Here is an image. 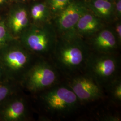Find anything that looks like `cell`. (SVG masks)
<instances>
[{
	"instance_id": "obj_9",
	"label": "cell",
	"mask_w": 121,
	"mask_h": 121,
	"mask_svg": "<svg viewBox=\"0 0 121 121\" xmlns=\"http://www.w3.org/2000/svg\"><path fill=\"white\" fill-rule=\"evenodd\" d=\"M84 39L91 52L104 54H116L119 44L113 30L104 27L94 34Z\"/></svg>"
},
{
	"instance_id": "obj_10",
	"label": "cell",
	"mask_w": 121,
	"mask_h": 121,
	"mask_svg": "<svg viewBox=\"0 0 121 121\" xmlns=\"http://www.w3.org/2000/svg\"><path fill=\"white\" fill-rule=\"evenodd\" d=\"M104 27L101 19L94 14L86 12L78 20L74 33L84 39L92 35Z\"/></svg>"
},
{
	"instance_id": "obj_22",
	"label": "cell",
	"mask_w": 121,
	"mask_h": 121,
	"mask_svg": "<svg viewBox=\"0 0 121 121\" xmlns=\"http://www.w3.org/2000/svg\"><path fill=\"white\" fill-rule=\"evenodd\" d=\"M17 1H26V0H16Z\"/></svg>"
},
{
	"instance_id": "obj_3",
	"label": "cell",
	"mask_w": 121,
	"mask_h": 121,
	"mask_svg": "<svg viewBox=\"0 0 121 121\" xmlns=\"http://www.w3.org/2000/svg\"><path fill=\"white\" fill-rule=\"evenodd\" d=\"M41 99L45 109L50 114L62 116L73 112L81 104L66 83L59 82L43 91Z\"/></svg>"
},
{
	"instance_id": "obj_13",
	"label": "cell",
	"mask_w": 121,
	"mask_h": 121,
	"mask_svg": "<svg viewBox=\"0 0 121 121\" xmlns=\"http://www.w3.org/2000/svg\"><path fill=\"white\" fill-rule=\"evenodd\" d=\"M90 5L93 14L101 20H108L111 16L113 7L108 0H93Z\"/></svg>"
},
{
	"instance_id": "obj_1",
	"label": "cell",
	"mask_w": 121,
	"mask_h": 121,
	"mask_svg": "<svg viewBox=\"0 0 121 121\" xmlns=\"http://www.w3.org/2000/svg\"><path fill=\"white\" fill-rule=\"evenodd\" d=\"M91 52L85 40L76 34L58 36L49 59L60 73L69 78L84 71Z\"/></svg>"
},
{
	"instance_id": "obj_12",
	"label": "cell",
	"mask_w": 121,
	"mask_h": 121,
	"mask_svg": "<svg viewBox=\"0 0 121 121\" xmlns=\"http://www.w3.org/2000/svg\"><path fill=\"white\" fill-rule=\"evenodd\" d=\"M26 107L22 99H16L8 104L2 111V119L7 121L22 120L26 116Z\"/></svg>"
},
{
	"instance_id": "obj_2",
	"label": "cell",
	"mask_w": 121,
	"mask_h": 121,
	"mask_svg": "<svg viewBox=\"0 0 121 121\" xmlns=\"http://www.w3.org/2000/svg\"><path fill=\"white\" fill-rule=\"evenodd\" d=\"M21 35V44L26 49L34 55L49 59L58 38L51 23L30 25Z\"/></svg>"
},
{
	"instance_id": "obj_7",
	"label": "cell",
	"mask_w": 121,
	"mask_h": 121,
	"mask_svg": "<svg viewBox=\"0 0 121 121\" xmlns=\"http://www.w3.org/2000/svg\"><path fill=\"white\" fill-rule=\"evenodd\" d=\"M33 55L21 44L5 50L1 54L0 60L6 68L14 73L21 74L22 78L35 62Z\"/></svg>"
},
{
	"instance_id": "obj_14",
	"label": "cell",
	"mask_w": 121,
	"mask_h": 121,
	"mask_svg": "<svg viewBox=\"0 0 121 121\" xmlns=\"http://www.w3.org/2000/svg\"><path fill=\"white\" fill-rule=\"evenodd\" d=\"M31 18L37 24L47 23L49 17V8L44 3H37L33 5L30 10Z\"/></svg>"
},
{
	"instance_id": "obj_11",
	"label": "cell",
	"mask_w": 121,
	"mask_h": 121,
	"mask_svg": "<svg viewBox=\"0 0 121 121\" xmlns=\"http://www.w3.org/2000/svg\"><path fill=\"white\" fill-rule=\"evenodd\" d=\"M8 25L14 35L21 34L30 25L26 9L18 8L13 10L9 16Z\"/></svg>"
},
{
	"instance_id": "obj_18",
	"label": "cell",
	"mask_w": 121,
	"mask_h": 121,
	"mask_svg": "<svg viewBox=\"0 0 121 121\" xmlns=\"http://www.w3.org/2000/svg\"><path fill=\"white\" fill-rule=\"evenodd\" d=\"M11 91L10 87L6 85H0V102L4 100L9 95Z\"/></svg>"
},
{
	"instance_id": "obj_4",
	"label": "cell",
	"mask_w": 121,
	"mask_h": 121,
	"mask_svg": "<svg viewBox=\"0 0 121 121\" xmlns=\"http://www.w3.org/2000/svg\"><path fill=\"white\" fill-rule=\"evenodd\" d=\"M60 73L49 59L42 58L35 61L24 74L23 83L31 92L43 91L60 82Z\"/></svg>"
},
{
	"instance_id": "obj_8",
	"label": "cell",
	"mask_w": 121,
	"mask_h": 121,
	"mask_svg": "<svg viewBox=\"0 0 121 121\" xmlns=\"http://www.w3.org/2000/svg\"><path fill=\"white\" fill-rule=\"evenodd\" d=\"M86 8L81 2L72 1L57 14L54 24H52L58 36L75 34L74 30L78 20Z\"/></svg>"
},
{
	"instance_id": "obj_21",
	"label": "cell",
	"mask_w": 121,
	"mask_h": 121,
	"mask_svg": "<svg viewBox=\"0 0 121 121\" xmlns=\"http://www.w3.org/2000/svg\"><path fill=\"white\" fill-rule=\"evenodd\" d=\"M6 0H0V6L2 5L5 2Z\"/></svg>"
},
{
	"instance_id": "obj_20",
	"label": "cell",
	"mask_w": 121,
	"mask_h": 121,
	"mask_svg": "<svg viewBox=\"0 0 121 121\" xmlns=\"http://www.w3.org/2000/svg\"><path fill=\"white\" fill-rule=\"evenodd\" d=\"M116 8H117V13L118 15L119 16H121V0H118L116 4Z\"/></svg>"
},
{
	"instance_id": "obj_19",
	"label": "cell",
	"mask_w": 121,
	"mask_h": 121,
	"mask_svg": "<svg viewBox=\"0 0 121 121\" xmlns=\"http://www.w3.org/2000/svg\"><path fill=\"white\" fill-rule=\"evenodd\" d=\"M113 32L117 37L118 43L120 45L121 42V25L120 22H118L116 24Z\"/></svg>"
},
{
	"instance_id": "obj_16",
	"label": "cell",
	"mask_w": 121,
	"mask_h": 121,
	"mask_svg": "<svg viewBox=\"0 0 121 121\" xmlns=\"http://www.w3.org/2000/svg\"><path fill=\"white\" fill-rule=\"evenodd\" d=\"M72 2V0H48V8L55 14H58Z\"/></svg>"
},
{
	"instance_id": "obj_6",
	"label": "cell",
	"mask_w": 121,
	"mask_h": 121,
	"mask_svg": "<svg viewBox=\"0 0 121 121\" xmlns=\"http://www.w3.org/2000/svg\"><path fill=\"white\" fill-rule=\"evenodd\" d=\"M67 79L66 83L81 104L90 103L104 98V88L86 73L83 72Z\"/></svg>"
},
{
	"instance_id": "obj_17",
	"label": "cell",
	"mask_w": 121,
	"mask_h": 121,
	"mask_svg": "<svg viewBox=\"0 0 121 121\" xmlns=\"http://www.w3.org/2000/svg\"><path fill=\"white\" fill-rule=\"evenodd\" d=\"M10 36L6 25L3 21H0V49L4 48L9 42Z\"/></svg>"
},
{
	"instance_id": "obj_15",
	"label": "cell",
	"mask_w": 121,
	"mask_h": 121,
	"mask_svg": "<svg viewBox=\"0 0 121 121\" xmlns=\"http://www.w3.org/2000/svg\"><path fill=\"white\" fill-rule=\"evenodd\" d=\"M110 97L115 104H120L121 102V79L118 76L111 81L105 87Z\"/></svg>"
},
{
	"instance_id": "obj_5",
	"label": "cell",
	"mask_w": 121,
	"mask_h": 121,
	"mask_svg": "<svg viewBox=\"0 0 121 121\" xmlns=\"http://www.w3.org/2000/svg\"><path fill=\"white\" fill-rule=\"evenodd\" d=\"M120 58L117 53L104 54L91 52L84 72L94 78L103 88L119 75Z\"/></svg>"
}]
</instances>
